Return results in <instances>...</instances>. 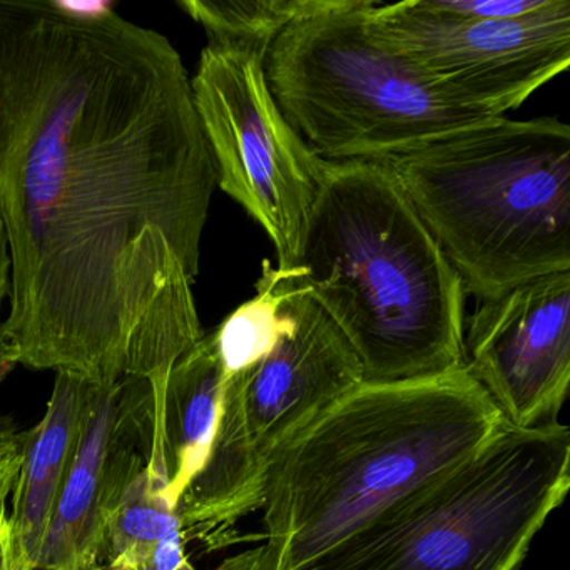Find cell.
Listing matches in <instances>:
<instances>
[{"mask_svg": "<svg viewBox=\"0 0 570 570\" xmlns=\"http://www.w3.org/2000/svg\"><path fill=\"white\" fill-rule=\"evenodd\" d=\"M218 188L173 42L111 11L0 0V362L145 380L205 336L193 285Z\"/></svg>", "mask_w": 570, "mask_h": 570, "instance_id": "obj_1", "label": "cell"}, {"mask_svg": "<svg viewBox=\"0 0 570 570\" xmlns=\"http://www.w3.org/2000/svg\"><path fill=\"white\" fill-rule=\"evenodd\" d=\"M503 425L465 366L358 383L276 462L263 499L259 570L302 569L390 503L466 462Z\"/></svg>", "mask_w": 570, "mask_h": 570, "instance_id": "obj_2", "label": "cell"}, {"mask_svg": "<svg viewBox=\"0 0 570 570\" xmlns=\"http://www.w3.org/2000/svg\"><path fill=\"white\" fill-rule=\"evenodd\" d=\"M292 269L352 346L363 382L465 365L462 279L382 163L326 165Z\"/></svg>", "mask_w": 570, "mask_h": 570, "instance_id": "obj_3", "label": "cell"}, {"mask_svg": "<svg viewBox=\"0 0 570 570\" xmlns=\"http://www.w3.org/2000/svg\"><path fill=\"white\" fill-rule=\"evenodd\" d=\"M480 302L570 272V128L500 118L385 163Z\"/></svg>", "mask_w": 570, "mask_h": 570, "instance_id": "obj_4", "label": "cell"}, {"mask_svg": "<svg viewBox=\"0 0 570 570\" xmlns=\"http://www.w3.org/2000/svg\"><path fill=\"white\" fill-rule=\"evenodd\" d=\"M569 489V426L505 423L299 570H519Z\"/></svg>", "mask_w": 570, "mask_h": 570, "instance_id": "obj_5", "label": "cell"}, {"mask_svg": "<svg viewBox=\"0 0 570 570\" xmlns=\"http://www.w3.org/2000/svg\"><path fill=\"white\" fill-rule=\"evenodd\" d=\"M373 2L335 0L288 26L266 52L273 98L320 159L385 165L500 119L453 101L376 45L365 24Z\"/></svg>", "mask_w": 570, "mask_h": 570, "instance_id": "obj_6", "label": "cell"}, {"mask_svg": "<svg viewBox=\"0 0 570 570\" xmlns=\"http://www.w3.org/2000/svg\"><path fill=\"white\" fill-rule=\"evenodd\" d=\"M296 325L258 365L226 380L206 465L178 503L183 535L206 550L262 509L286 446L343 393L362 365L338 326L299 286L286 302Z\"/></svg>", "mask_w": 570, "mask_h": 570, "instance_id": "obj_7", "label": "cell"}, {"mask_svg": "<svg viewBox=\"0 0 570 570\" xmlns=\"http://www.w3.org/2000/svg\"><path fill=\"white\" fill-rule=\"evenodd\" d=\"M263 62L246 49L206 46L191 78L193 99L218 188L265 229L276 268L292 269L328 163L286 121Z\"/></svg>", "mask_w": 570, "mask_h": 570, "instance_id": "obj_8", "label": "cell"}, {"mask_svg": "<svg viewBox=\"0 0 570 570\" xmlns=\"http://www.w3.org/2000/svg\"><path fill=\"white\" fill-rule=\"evenodd\" d=\"M365 24L376 45L439 91L495 118H505L570 65L569 0H549L533 14L503 21L440 14L422 0H375Z\"/></svg>", "mask_w": 570, "mask_h": 570, "instance_id": "obj_9", "label": "cell"}, {"mask_svg": "<svg viewBox=\"0 0 570 570\" xmlns=\"http://www.w3.org/2000/svg\"><path fill=\"white\" fill-rule=\"evenodd\" d=\"M463 355L507 425L556 423L570 383V272L483 302L465 325Z\"/></svg>", "mask_w": 570, "mask_h": 570, "instance_id": "obj_10", "label": "cell"}, {"mask_svg": "<svg viewBox=\"0 0 570 570\" xmlns=\"http://www.w3.org/2000/svg\"><path fill=\"white\" fill-rule=\"evenodd\" d=\"M161 435L145 380L89 383L78 450L36 570H99L102 537Z\"/></svg>", "mask_w": 570, "mask_h": 570, "instance_id": "obj_11", "label": "cell"}, {"mask_svg": "<svg viewBox=\"0 0 570 570\" xmlns=\"http://www.w3.org/2000/svg\"><path fill=\"white\" fill-rule=\"evenodd\" d=\"M89 382L56 373L45 416L22 432L21 463L8 512L12 546L24 570H36L59 495L69 475L88 402Z\"/></svg>", "mask_w": 570, "mask_h": 570, "instance_id": "obj_12", "label": "cell"}, {"mask_svg": "<svg viewBox=\"0 0 570 570\" xmlns=\"http://www.w3.org/2000/svg\"><path fill=\"white\" fill-rule=\"evenodd\" d=\"M225 383L212 332L173 366L166 392V449L176 505L212 452Z\"/></svg>", "mask_w": 570, "mask_h": 570, "instance_id": "obj_13", "label": "cell"}, {"mask_svg": "<svg viewBox=\"0 0 570 570\" xmlns=\"http://www.w3.org/2000/svg\"><path fill=\"white\" fill-rule=\"evenodd\" d=\"M183 533L169 472L149 459L109 520L99 549V570H155V556L169 537Z\"/></svg>", "mask_w": 570, "mask_h": 570, "instance_id": "obj_14", "label": "cell"}, {"mask_svg": "<svg viewBox=\"0 0 570 570\" xmlns=\"http://www.w3.org/2000/svg\"><path fill=\"white\" fill-rule=\"evenodd\" d=\"M298 288L295 269H279L268 259L263 262L256 295L212 332L226 380L258 365L295 328V315L286 302Z\"/></svg>", "mask_w": 570, "mask_h": 570, "instance_id": "obj_15", "label": "cell"}, {"mask_svg": "<svg viewBox=\"0 0 570 570\" xmlns=\"http://www.w3.org/2000/svg\"><path fill=\"white\" fill-rule=\"evenodd\" d=\"M335 0H181L179 8L205 29L208 45L246 49L265 58L273 42L298 19Z\"/></svg>", "mask_w": 570, "mask_h": 570, "instance_id": "obj_16", "label": "cell"}, {"mask_svg": "<svg viewBox=\"0 0 570 570\" xmlns=\"http://www.w3.org/2000/svg\"><path fill=\"white\" fill-rule=\"evenodd\" d=\"M422 2L426 9L440 14L487 19V21L523 18L549 4V0H422Z\"/></svg>", "mask_w": 570, "mask_h": 570, "instance_id": "obj_17", "label": "cell"}, {"mask_svg": "<svg viewBox=\"0 0 570 570\" xmlns=\"http://www.w3.org/2000/svg\"><path fill=\"white\" fill-rule=\"evenodd\" d=\"M22 432L11 416H0V519L9 512V499L14 489L21 463Z\"/></svg>", "mask_w": 570, "mask_h": 570, "instance_id": "obj_18", "label": "cell"}, {"mask_svg": "<svg viewBox=\"0 0 570 570\" xmlns=\"http://www.w3.org/2000/svg\"><path fill=\"white\" fill-rule=\"evenodd\" d=\"M0 570H24L12 546L8 513L0 519Z\"/></svg>", "mask_w": 570, "mask_h": 570, "instance_id": "obj_19", "label": "cell"}, {"mask_svg": "<svg viewBox=\"0 0 570 570\" xmlns=\"http://www.w3.org/2000/svg\"><path fill=\"white\" fill-rule=\"evenodd\" d=\"M11 292V258H9L8 242H6L4 226L0 222V306Z\"/></svg>", "mask_w": 570, "mask_h": 570, "instance_id": "obj_20", "label": "cell"}]
</instances>
